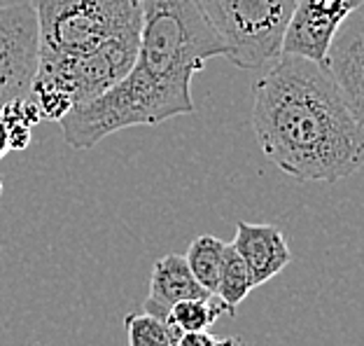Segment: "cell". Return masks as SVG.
<instances>
[{
  "label": "cell",
  "instance_id": "6da1fadb",
  "mask_svg": "<svg viewBox=\"0 0 364 346\" xmlns=\"http://www.w3.org/2000/svg\"><path fill=\"white\" fill-rule=\"evenodd\" d=\"M140 10L143 26L129 75L59 122L65 143L75 150H89L114 131L192 115L194 75L213 56H227L194 0H140Z\"/></svg>",
  "mask_w": 364,
  "mask_h": 346
},
{
  "label": "cell",
  "instance_id": "7a4b0ae2",
  "mask_svg": "<svg viewBox=\"0 0 364 346\" xmlns=\"http://www.w3.org/2000/svg\"><path fill=\"white\" fill-rule=\"evenodd\" d=\"M252 127L267 159L301 183H336L362 167L364 120L316 61H273L252 85Z\"/></svg>",
  "mask_w": 364,
  "mask_h": 346
},
{
  "label": "cell",
  "instance_id": "3957f363",
  "mask_svg": "<svg viewBox=\"0 0 364 346\" xmlns=\"http://www.w3.org/2000/svg\"><path fill=\"white\" fill-rule=\"evenodd\" d=\"M38 61H68L122 36H140V0H33Z\"/></svg>",
  "mask_w": 364,
  "mask_h": 346
},
{
  "label": "cell",
  "instance_id": "277c9868",
  "mask_svg": "<svg viewBox=\"0 0 364 346\" xmlns=\"http://www.w3.org/2000/svg\"><path fill=\"white\" fill-rule=\"evenodd\" d=\"M222 38L236 68L257 70L280 56V40L296 0H194Z\"/></svg>",
  "mask_w": 364,
  "mask_h": 346
},
{
  "label": "cell",
  "instance_id": "5b68a950",
  "mask_svg": "<svg viewBox=\"0 0 364 346\" xmlns=\"http://www.w3.org/2000/svg\"><path fill=\"white\" fill-rule=\"evenodd\" d=\"M38 70V19L31 3L0 5V108L28 94Z\"/></svg>",
  "mask_w": 364,
  "mask_h": 346
},
{
  "label": "cell",
  "instance_id": "8992f818",
  "mask_svg": "<svg viewBox=\"0 0 364 346\" xmlns=\"http://www.w3.org/2000/svg\"><path fill=\"white\" fill-rule=\"evenodd\" d=\"M364 0H296L280 40V54L320 63L336 31Z\"/></svg>",
  "mask_w": 364,
  "mask_h": 346
},
{
  "label": "cell",
  "instance_id": "52a82bcc",
  "mask_svg": "<svg viewBox=\"0 0 364 346\" xmlns=\"http://www.w3.org/2000/svg\"><path fill=\"white\" fill-rule=\"evenodd\" d=\"M364 21L362 7L355 10L336 31L322 56V70L332 78L334 85L348 101L355 117L364 120Z\"/></svg>",
  "mask_w": 364,
  "mask_h": 346
},
{
  "label": "cell",
  "instance_id": "ba28073f",
  "mask_svg": "<svg viewBox=\"0 0 364 346\" xmlns=\"http://www.w3.org/2000/svg\"><path fill=\"white\" fill-rule=\"evenodd\" d=\"M231 246L245 262L255 288L271 281L292 262L285 234L276 225H252L238 220Z\"/></svg>",
  "mask_w": 364,
  "mask_h": 346
},
{
  "label": "cell",
  "instance_id": "9c48e42d",
  "mask_svg": "<svg viewBox=\"0 0 364 346\" xmlns=\"http://www.w3.org/2000/svg\"><path fill=\"white\" fill-rule=\"evenodd\" d=\"M203 298H210V293L203 290L192 276V271H189L185 262V255L171 253L154 262L150 293H147V298L143 302V311L168 323L171 309L178 302L203 300Z\"/></svg>",
  "mask_w": 364,
  "mask_h": 346
},
{
  "label": "cell",
  "instance_id": "30bf717a",
  "mask_svg": "<svg viewBox=\"0 0 364 346\" xmlns=\"http://www.w3.org/2000/svg\"><path fill=\"white\" fill-rule=\"evenodd\" d=\"M222 253H225V241L213 234H201L192 238L189 243L185 262L192 276L198 281V285L203 290H208L215 295L218 290V274H220V265H222Z\"/></svg>",
  "mask_w": 364,
  "mask_h": 346
},
{
  "label": "cell",
  "instance_id": "8fae6325",
  "mask_svg": "<svg viewBox=\"0 0 364 346\" xmlns=\"http://www.w3.org/2000/svg\"><path fill=\"white\" fill-rule=\"evenodd\" d=\"M250 290H255V285H252L250 271H247L245 262L241 260V255L236 253L234 246L225 243L215 298L220 302H225L231 311H236V307L250 295Z\"/></svg>",
  "mask_w": 364,
  "mask_h": 346
},
{
  "label": "cell",
  "instance_id": "7c38bea8",
  "mask_svg": "<svg viewBox=\"0 0 364 346\" xmlns=\"http://www.w3.org/2000/svg\"><path fill=\"white\" fill-rule=\"evenodd\" d=\"M220 316H236V311H231L225 302H220L215 295L203 300H185L178 302L171 309L168 323L178 327L180 332H203L218 320Z\"/></svg>",
  "mask_w": 364,
  "mask_h": 346
},
{
  "label": "cell",
  "instance_id": "4fadbf2b",
  "mask_svg": "<svg viewBox=\"0 0 364 346\" xmlns=\"http://www.w3.org/2000/svg\"><path fill=\"white\" fill-rule=\"evenodd\" d=\"M127 325L129 346H171L176 335L180 332L178 327H173L166 320H159L150 314H129L124 318Z\"/></svg>",
  "mask_w": 364,
  "mask_h": 346
},
{
  "label": "cell",
  "instance_id": "5bb4252c",
  "mask_svg": "<svg viewBox=\"0 0 364 346\" xmlns=\"http://www.w3.org/2000/svg\"><path fill=\"white\" fill-rule=\"evenodd\" d=\"M171 346H245L241 337H215L203 332H178Z\"/></svg>",
  "mask_w": 364,
  "mask_h": 346
},
{
  "label": "cell",
  "instance_id": "9a60e30c",
  "mask_svg": "<svg viewBox=\"0 0 364 346\" xmlns=\"http://www.w3.org/2000/svg\"><path fill=\"white\" fill-rule=\"evenodd\" d=\"M10 150V136H7V127L3 117H0V159L5 157V152Z\"/></svg>",
  "mask_w": 364,
  "mask_h": 346
},
{
  "label": "cell",
  "instance_id": "2e32d148",
  "mask_svg": "<svg viewBox=\"0 0 364 346\" xmlns=\"http://www.w3.org/2000/svg\"><path fill=\"white\" fill-rule=\"evenodd\" d=\"M0 189H3V183H0Z\"/></svg>",
  "mask_w": 364,
  "mask_h": 346
}]
</instances>
